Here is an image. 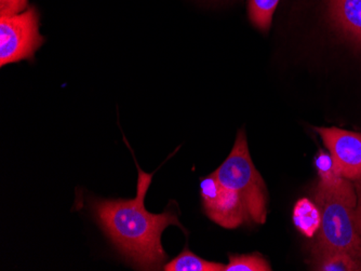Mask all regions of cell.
I'll return each mask as SVG.
<instances>
[{
  "label": "cell",
  "instance_id": "1",
  "mask_svg": "<svg viewBox=\"0 0 361 271\" xmlns=\"http://www.w3.org/2000/svg\"><path fill=\"white\" fill-rule=\"evenodd\" d=\"M137 168L135 199L92 200L90 209L97 224L130 264L140 270H160L168 258L162 248V232L170 225L186 230L172 210L162 214L146 210L144 200L153 173L142 171L137 163Z\"/></svg>",
  "mask_w": 361,
  "mask_h": 271
},
{
  "label": "cell",
  "instance_id": "2",
  "mask_svg": "<svg viewBox=\"0 0 361 271\" xmlns=\"http://www.w3.org/2000/svg\"><path fill=\"white\" fill-rule=\"evenodd\" d=\"M314 199L322 212V225L312 254L345 252L361 260V237L355 224L357 194L352 181L343 179L336 186L317 183Z\"/></svg>",
  "mask_w": 361,
  "mask_h": 271
},
{
  "label": "cell",
  "instance_id": "3",
  "mask_svg": "<svg viewBox=\"0 0 361 271\" xmlns=\"http://www.w3.org/2000/svg\"><path fill=\"white\" fill-rule=\"evenodd\" d=\"M212 173L223 187L232 190L240 198L250 225H263L267 222V188L264 179L253 165L245 131H238L232 151Z\"/></svg>",
  "mask_w": 361,
  "mask_h": 271
},
{
  "label": "cell",
  "instance_id": "4",
  "mask_svg": "<svg viewBox=\"0 0 361 271\" xmlns=\"http://www.w3.org/2000/svg\"><path fill=\"white\" fill-rule=\"evenodd\" d=\"M42 44L35 9L0 17V65L30 60Z\"/></svg>",
  "mask_w": 361,
  "mask_h": 271
},
{
  "label": "cell",
  "instance_id": "5",
  "mask_svg": "<svg viewBox=\"0 0 361 271\" xmlns=\"http://www.w3.org/2000/svg\"><path fill=\"white\" fill-rule=\"evenodd\" d=\"M200 189L204 213L212 222L226 229L250 225L240 198L232 190L223 187L214 174L202 179Z\"/></svg>",
  "mask_w": 361,
  "mask_h": 271
},
{
  "label": "cell",
  "instance_id": "6",
  "mask_svg": "<svg viewBox=\"0 0 361 271\" xmlns=\"http://www.w3.org/2000/svg\"><path fill=\"white\" fill-rule=\"evenodd\" d=\"M324 146L332 156L341 177L361 182V133L338 127H316Z\"/></svg>",
  "mask_w": 361,
  "mask_h": 271
},
{
  "label": "cell",
  "instance_id": "7",
  "mask_svg": "<svg viewBox=\"0 0 361 271\" xmlns=\"http://www.w3.org/2000/svg\"><path fill=\"white\" fill-rule=\"evenodd\" d=\"M330 12L336 25L361 46V0H330Z\"/></svg>",
  "mask_w": 361,
  "mask_h": 271
},
{
  "label": "cell",
  "instance_id": "8",
  "mask_svg": "<svg viewBox=\"0 0 361 271\" xmlns=\"http://www.w3.org/2000/svg\"><path fill=\"white\" fill-rule=\"evenodd\" d=\"M293 222L297 229L307 238H313L322 225V212L316 202L303 198L295 203Z\"/></svg>",
  "mask_w": 361,
  "mask_h": 271
},
{
  "label": "cell",
  "instance_id": "9",
  "mask_svg": "<svg viewBox=\"0 0 361 271\" xmlns=\"http://www.w3.org/2000/svg\"><path fill=\"white\" fill-rule=\"evenodd\" d=\"M312 268L319 271H361V260L345 252L316 253Z\"/></svg>",
  "mask_w": 361,
  "mask_h": 271
},
{
  "label": "cell",
  "instance_id": "10",
  "mask_svg": "<svg viewBox=\"0 0 361 271\" xmlns=\"http://www.w3.org/2000/svg\"><path fill=\"white\" fill-rule=\"evenodd\" d=\"M226 265L210 262L195 255L188 248H184L176 258L164 265L166 271H224Z\"/></svg>",
  "mask_w": 361,
  "mask_h": 271
},
{
  "label": "cell",
  "instance_id": "11",
  "mask_svg": "<svg viewBox=\"0 0 361 271\" xmlns=\"http://www.w3.org/2000/svg\"><path fill=\"white\" fill-rule=\"evenodd\" d=\"M279 0H249V17L255 27L267 32Z\"/></svg>",
  "mask_w": 361,
  "mask_h": 271
},
{
  "label": "cell",
  "instance_id": "12",
  "mask_svg": "<svg viewBox=\"0 0 361 271\" xmlns=\"http://www.w3.org/2000/svg\"><path fill=\"white\" fill-rule=\"evenodd\" d=\"M228 264L224 271H271V267L259 253L228 254Z\"/></svg>",
  "mask_w": 361,
  "mask_h": 271
},
{
  "label": "cell",
  "instance_id": "13",
  "mask_svg": "<svg viewBox=\"0 0 361 271\" xmlns=\"http://www.w3.org/2000/svg\"><path fill=\"white\" fill-rule=\"evenodd\" d=\"M316 170H317L318 183L324 186H336L340 183L344 177H341L334 165V159L330 153L324 151H319L316 155L315 160Z\"/></svg>",
  "mask_w": 361,
  "mask_h": 271
},
{
  "label": "cell",
  "instance_id": "14",
  "mask_svg": "<svg viewBox=\"0 0 361 271\" xmlns=\"http://www.w3.org/2000/svg\"><path fill=\"white\" fill-rule=\"evenodd\" d=\"M1 1V15H13L21 13L27 5V0H0Z\"/></svg>",
  "mask_w": 361,
  "mask_h": 271
},
{
  "label": "cell",
  "instance_id": "15",
  "mask_svg": "<svg viewBox=\"0 0 361 271\" xmlns=\"http://www.w3.org/2000/svg\"><path fill=\"white\" fill-rule=\"evenodd\" d=\"M357 204L355 208V224L361 237V182L356 185Z\"/></svg>",
  "mask_w": 361,
  "mask_h": 271
}]
</instances>
